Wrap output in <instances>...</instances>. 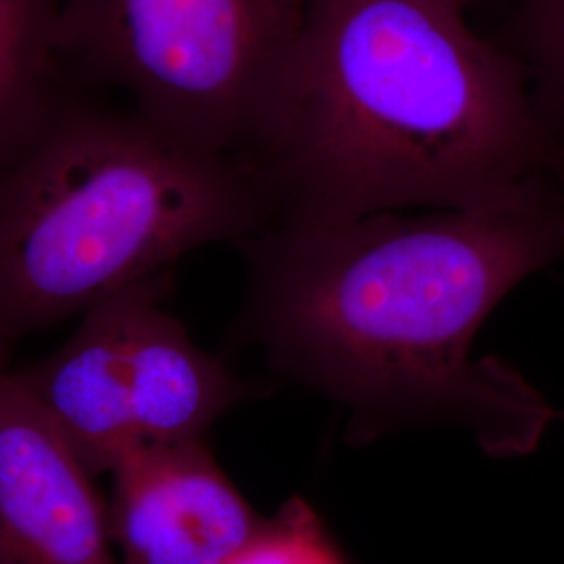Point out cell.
I'll return each mask as SVG.
<instances>
[{
  "mask_svg": "<svg viewBox=\"0 0 564 564\" xmlns=\"http://www.w3.org/2000/svg\"><path fill=\"white\" fill-rule=\"evenodd\" d=\"M508 48L523 61L547 126L564 130V0H519Z\"/></svg>",
  "mask_w": 564,
  "mask_h": 564,
  "instance_id": "obj_9",
  "label": "cell"
},
{
  "mask_svg": "<svg viewBox=\"0 0 564 564\" xmlns=\"http://www.w3.org/2000/svg\"><path fill=\"white\" fill-rule=\"evenodd\" d=\"M274 216L247 160L76 93L0 172V366L23 337Z\"/></svg>",
  "mask_w": 564,
  "mask_h": 564,
  "instance_id": "obj_3",
  "label": "cell"
},
{
  "mask_svg": "<svg viewBox=\"0 0 564 564\" xmlns=\"http://www.w3.org/2000/svg\"><path fill=\"white\" fill-rule=\"evenodd\" d=\"M111 475L120 564H228L263 523L203 440L141 445Z\"/></svg>",
  "mask_w": 564,
  "mask_h": 564,
  "instance_id": "obj_7",
  "label": "cell"
},
{
  "mask_svg": "<svg viewBox=\"0 0 564 564\" xmlns=\"http://www.w3.org/2000/svg\"><path fill=\"white\" fill-rule=\"evenodd\" d=\"M463 0H310L242 160L274 223L466 209L554 174L523 61Z\"/></svg>",
  "mask_w": 564,
  "mask_h": 564,
  "instance_id": "obj_2",
  "label": "cell"
},
{
  "mask_svg": "<svg viewBox=\"0 0 564 564\" xmlns=\"http://www.w3.org/2000/svg\"><path fill=\"white\" fill-rule=\"evenodd\" d=\"M464 4H466V7H468V4H470V2H473V0H463Z\"/></svg>",
  "mask_w": 564,
  "mask_h": 564,
  "instance_id": "obj_12",
  "label": "cell"
},
{
  "mask_svg": "<svg viewBox=\"0 0 564 564\" xmlns=\"http://www.w3.org/2000/svg\"><path fill=\"white\" fill-rule=\"evenodd\" d=\"M61 0H0V172L76 93L57 53Z\"/></svg>",
  "mask_w": 564,
  "mask_h": 564,
  "instance_id": "obj_8",
  "label": "cell"
},
{
  "mask_svg": "<svg viewBox=\"0 0 564 564\" xmlns=\"http://www.w3.org/2000/svg\"><path fill=\"white\" fill-rule=\"evenodd\" d=\"M228 564H345L326 540L318 517L302 500L282 506L263 519L258 533Z\"/></svg>",
  "mask_w": 564,
  "mask_h": 564,
  "instance_id": "obj_10",
  "label": "cell"
},
{
  "mask_svg": "<svg viewBox=\"0 0 564 564\" xmlns=\"http://www.w3.org/2000/svg\"><path fill=\"white\" fill-rule=\"evenodd\" d=\"M310 0H61L76 86H111L176 139L242 158Z\"/></svg>",
  "mask_w": 564,
  "mask_h": 564,
  "instance_id": "obj_4",
  "label": "cell"
},
{
  "mask_svg": "<svg viewBox=\"0 0 564 564\" xmlns=\"http://www.w3.org/2000/svg\"><path fill=\"white\" fill-rule=\"evenodd\" d=\"M93 479L0 366V564H120Z\"/></svg>",
  "mask_w": 564,
  "mask_h": 564,
  "instance_id": "obj_6",
  "label": "cell"
},
{
  "mask_svg": "<svg viewBox=\"0 0 564 564\" xmlns=\"http://www.w3.org/2000/svg\"><path fill=\"white\" fill-rule=\"evenodd\" d=\"M540 174L496 202L421 216L268 224L237 245L242 335L272 370L341 403L351 442L454 423L487 454L533 449L544 398L473 345L508 293L564 253V193Z\"/></svg>",
  "mask_w": 564,
  "mask_h": 564,
  "instance_id": "obj_1",
  "label": "cell"
},
{
  "mask_svg": "<svg viewBox=\"0 0 564 564\" xmlns=\"http://www.w3.org/2000/svg\"><path fill=\"white\" fill-rule=\"evenodd\" d=\"M554 176H556L558 181H564V144L563 151H561V155H558V162H556V167H554Z\"/></svg>",
  "mask_w": 564,
  "mask_h": 564,
  "instance_id": "obj_11",
  "label": "cell"
},
{
  "mask_svg": "<svg viewBox=\"0 0 564 564\" xmlns=\"http://www.w3.org/2000/svg\"><path fill=\"white\" fill-rule=\"evenodd\" d=\"M172 270L102 297L57 351L11 368L95 477L141 445L203 440L253 393L165 312Z\"/></svg>",
  "mask_w": 564,
  "mask_h": 564,
  "instance_id": "obj_5",
  "label": "cell"
}]
</instances>
